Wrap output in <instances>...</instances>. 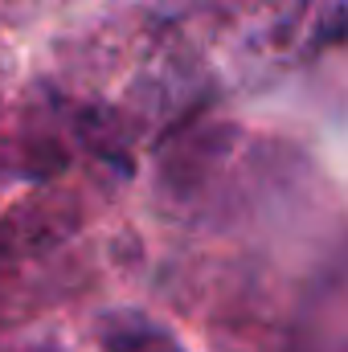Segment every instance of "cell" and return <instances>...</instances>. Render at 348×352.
Instances as JSON below:
<instances>
[{
  "label": "cell",
  "instance_id": "1",
  "mask_svg": "<svg viewBox=\"0 0 348 352\" xmlns=\"http://www.w3.org/2000/svg\"><path fill=\"white\" fill-rule=\"evenodd\" d=\"M107 352H180V349H176L160 328L123 316V320H111L107 324Z\"/></svg>",
  "mask_w": 348,
  "mask_h": 352
}]
</instances>
